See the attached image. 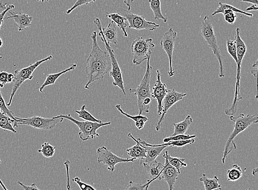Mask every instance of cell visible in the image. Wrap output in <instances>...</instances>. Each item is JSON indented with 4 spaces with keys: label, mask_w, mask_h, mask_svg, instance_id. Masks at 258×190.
Returning a JSON list of instances; mask_svg holds the SVG:
<instances>
[{
    "label": "cell",
    "mask_w": 258,
    "mask_h": 190,
    "mask_svg": "<svg viewBox=\"0 0 258 190\" xmlns=\"http://www.w3.org/2000/svg\"><path fill=\"white\" fill-rule=\"evenodd\" d=\"M230 120L234 123V129L225 146L223 156L221 159L222 163L223 164L225 163V160L227 156L233 150L237 149V146L234 139L238 135L242 133L250 127L251 125L256 124L258 122L257 116L250 114L245 115L241 114L237 117L231 116Z\"/></svg>",
    "instance_id": "obj_3"
},
{
    "label": "cell",
    "mask_w": 258,
    "mask_h": 190,
    "mask_svg": "<svg viewBox=\"0 0 258 190\" xmlns=\"http://www.w3.org/2000/svg\"><path fill=\"white\" fill-rule=\"evenodd\" d=\"M128 136L136 142V144L135 146L128 148L126 150L128 155L131 158H135L136 160L139 159L140 162L143 161L147 156L146 148L140 144V142L137 141V139L131 133H129Z\"/></svg>",
    "instance_id": "obj_22"
},
{
    "label": "cell",
    "mask_w": 258,
    "mask_h": 190,
    "mask_svg": "<svg viewBox=\"0 0 258 190\" xmlns=\"http://www.w3.org/2000/svg\"><path fill=\"white\" fill-rule=\"evenodd\" d=\"M152 182V180H148L146 184H141L140 183H136L133 181H130L128 185L125 187L124 190H145L146 187L150 185Z\"/></svg>",
    "instance_id": "obj_37"
},
{
    "label": "cell",
    "mask_w": 258,
    "mask_h": 190,
    "mask_svg": "<svg viewBox=\"0 0 258 190\" xmlns=\"http://www.w3.org/2000/svg\"><path fill=\"white\" fill-rule=\"evenodd\" d=\"M73 181L79 185L81 190H97L93 186L82 181L79 177H75Z\"/></svg>",
    "instance_id": "obj_39"
},
{
    "label": "cell",
    "mask_w": 258,
    "mask_h": 190,
    "mask_svg": "<svg viewBox=\"0 0 258 190\" xmlns=\"http://www.w3.org/2000/svg\"><path fill=\"white\" fill-rule=\"evenodd\" d=\"M157 80L152 87V98L157 100L158 102V115L161 116L163 102L168 91L167 86L161 81V73L159 70H157Z\"/></svg>",
    "instance_id": "obj_16"
},
{
    "label": "cell",
    "mask_w": 258,
    "mask_h": 190,
    "mask_svg": "<svg viewBox=\"0 0 258 190\" xmlns=\"http://www.w3.org/2000/svg\"><path fill=\"white\" fill-rule=\"evenodd\" d=\"M52 56L50 55L46 58L40 59L33 64L29 65L28 67L22 69H17L15 71L14 79L13 82V87L10 94L9 102L7 104L8 106H10L13 103L15 95L19 88L23 84V82L27 80H32L33 78V74L41 64L45 62L51 60Z\"/></svg>",
    "instance_id": "obj_6"
},
{
    "label": "cell",
    "mask_w": 258,
    "mask_h": 190,
    "mask_svg": "<svg viewBox=\"0 0 258 190\" xmlns=\"http://www.w3.org/2000/svg\"><path fill=\"white\" fill-rule=\"evenodd\" d=\"M0 110H1V111L4 113L6 115H7L11 120L14 122V128H18V127H19L17 124V120L14 116V112L8 109V106L5 102V100L3 97L1 87H0Z\"/></svg>",
    "instance_id": "obj_32"
},
{
    "label": "cell",
    "mask_w": 258,
    "mask_h": 190,
    "mask_svg": "<svg viewBox=\"0 0 258 190\" xmlns=\"http://www.w3.org/2000/svg\"><path fill=\"white\" fill-rule=\"evenodd\" d=\"M86 105H84L82 106L80 111H76V114L79 115V118L82 119V120L85 121L96 122L101 123L103 121L98 120V119L94 117L91 113H89L86 110Z\"/></svg>",
    "instance_id": "obj_33"
},
{
    "label": "cell",
    "mask_w": 258,
    "mask_h": 190,
    "mask_svg": "<svg viewBox=\"0 0 258 190\" xmlns=\"http://www.w3.org/2000/svg\"><path fill=\"white\" fill-rule=\"evenodd\" d=\"M40 1H41L42 3H44L45 2V1L49 2V0H37V2H40Z\"/></svg>",
    "instance_id": "obj_52"
},
{
    "label": "cell",
    "mask_w": 258,
    "mask_h": 190,
    "mask_svg": "<svg viewBox=\"0 0 258 190\" xmlns=\"http://www.w3.org/2000/svg\"><path fill=\"white\" fill-rule=\"evenodd\" d=\"M140 144L146 148L147 156L145 159L140 162L142 165L143 163H149L155 161L162 152L164 151L166 146H154V145L148 144L146 141L140 138L137 139Z\"/></svg>",
    "instance_id": "obj_19"
},
{
    "label": "cell",
    "mask_w": 258,
    "mask_h": 190,
    "mask_svg": "<svg viewBox=\"0 0 258 190\" xmlns=\"http://www.w3.org/2000/svg\"><path fill=\"white\" fill-rule=\"evenodd\" d=\"M53 118L55 119L59 118L66 119V120L76 124L79 128V135L80 139L82 141H86L89 139H94L99 137V134L97 132V130L101 127L109 126L111 124L110 122L99 123L88 121H80L76 120L70 114L67 115H60L56 117H53Z\"/></svg>",
    "instance_id": "obj_5"
},
{
    "label": "cell",
    "mask_w": 258,
    "mask_h": 190,
    "mask_svg": "<svg viewBox=\"0 0 258 190\" xmlns=\"http://www.w3.org/2000/svg\"><path fill=\"white\" fill-rule=\"evenodd\" d=\"M115 108L122 115L134 121L135 122L136 127L139 130L142 129L145 127L146 123L149 120V118L145 116L139 115L131 116L128 115L123 111L120 105H116Z\"/></svg>",
    "instance_id": "obj_25"
},
{
    "label": "cell",
    "mask_w": 258,
    "mask_h": 190,
    "mask_svg": "<svg viewBox=\"0 0 258 190\" xmlns=\"http://www.w3.org/2000/svg\"><path fill=\"white\" fill-rule=\"evenodd\" d=\"M96 2V0H77V1L69 10L66 12L67 15H69L73 13V12L78 8L81 7L83 5H87L90 4H93Z\"/></svg>",
    "instance_id": "obj_38"
},
{
    "label": "cell",
    "mask_w": 258,
    "mask_h": 190,
    "mask_svg": "<svg viewBox=\"0 0 258 190\" xmlns=\"http://www.w3.org/2000/svg\"><path fill=\"white\" fill-rule=\"evenodd\" d=\"M257 10H258L257 5H252L251 6H250V7H249L247 9H246V12H247V13H248V12L251 11H257Z\"/></svg>",
    "instance_id": "obj_46"
},
{
    "label": "cell",
    "mask_w": 258,
    "mask_h": 190,
    "mask_svg": "<svg viewBox=\"0 0 258 190\" xmlns=\"http://www.w3.org/2000/svg\"><path fill=\"white\" fill-rule=\"evenodd\" d=\"M200 181L203 182L205 190L222 189V186L219 183V179L217 176L209 178L208 174H203L200 178Z\"/></svg>",
    "instance_id": "obj_24"
},
{
    "label": "cell",
    "mask_w": 258,
    "mask_h": 190,
    "mask_svg": "<svg viewBox=\"0 0 258 190\" xmlns=\"http://www.w3.org/2000/svg\"><path fill=\"white\" fill-rule=\"evenodd\" d=\"M55 147L52 146L49 142H46L41 145V147L38 152L43 154L45 158H51L55 154Z\"/></svg>",
    "instance_id": "obj_34"
},
{
    "label": "cell",
    "mask_w": 258,
    "mask_h": 190,
    "mask_svg": "<svg viewBox=\"0 0 258 190\" xmlns=\"http://www.w3.org/2000/svg\"><path fill=\"white\" fill-rule=\"evenodd\" d=\"M149 185H147V186L146 187V188H145V190H148V187H149Z\"/></svg>",
    "instance_id": "obj_53"
},
{
    "label": "cell",
    "mask_w": 258,
    "mask_h": 190,
    "mask_svg": "<svg viewBox=\"0 0 258 190\" xmlns=\"http://www.w3.org/2000/svg\"><path fill=\"white\" fill-rule=\"evenodd\" d=\"M142 164L149 177V180L154 181L155 180H161V174L164 167V164L158 162L155 160L152 162Z\"/></svg>",
    "instance_id": "obj_21"
},
{
    "label": "cell",
    "mask_w": 258,
    "mask_h": 190,
    "mask_svg": "<svg viewBox=\"0 0 258 190\" xmlns=\"http://www.w3.org/2000/svg\"><path fill=\"white\" fill-rule=\"evenodd\" d=\"M185 96H187V93L178 92L175 89L172 88L171 90H168L166 96L163 100L161 115L157 124H156L155 129L157 132L160 131L162 124H163L164 121L165 116L168 111L172 108V106L180 102V101H181Z\"/></svg>",
    "instance_id": "obj_13"
},
{
    "label": "cell",
    "mask_w": 258,
    "mask_h": 190,
    "mask_svg": "<svg viewBox=\"0 0 258 190\" xmlns=\"http://www.w3.org/2000/svg\"><path fill=\"white\" fill-rule=\"evenodd\" d=\"M77 66L76 64H72L71 66L68 69H66L61 72L48 74L46 76V79L44 82L43 84L39 87V90L40 92L43 93L44 89L45 87L49 85H55L56 80L61 76L62 75L67 73L70 72V71L74 70L77 68Z\"/></svg>",
    "instance_id": "obj_23"
},
{
    "label": "cell",
    "mask_w": 258,
    "mask_h": 190,
    "mask_svg": "<svg viewBox=\"0 0 258 190\" xmlns=\"http://www.w3.org/2000/svg\"><path fill=\"white\" fill-rule=\"evenodd\" d=\"M64 165L66 168V171H67V190H71L70 185V167L71 163L69 160L64 163Z\"/></svg>",
    "instance_id": "obj_42"
},
{
    "label": "cell",
    "mask_w": 258,
    "mask_h": 190,
    "mask_svg": "<svg viewBox=\"0 0 258 190\" xmlns=\"http://www.w3.org/2000/svg\"><path fill=\"white\" fill-rule=\"evenodd\" d=\"M155 45L152 38L145 39L139 37L135 39L131 45L133 55V63L139 66L151 57Z\"/></svg>",
    "instance_id": "obj_7"
},
{
    "label": "cell",
    "mask_w": 258,
    "mask_h": 190,
    "mask_svg": "<svg viewBox=\"0 0 258 190\" xmlns=\"http://www.w3.org/2000/svg\"><path fill=\"white\" fill-rule=\"evenodd\" d=\"M164 155L166 157L168 162L174 168H175L178 171L179 173H181V169L186 167L187 166V163L184 162L185 159L183 158L173 157L169 155L168 151H166Z\"/></svg>",
    "instance_id": "obj_30"
},
{
    "label": "cell",
    "mask_w": 258,
    "mask_h": 190,
    "mask_svg": "<svg viewBox=\"0 0 258 190\" xmlns=\"http://www.w3.org/2000/svg\"><path fill=\"white\" fill-rule=\"evenodd\" d=\"M15 8L14 5H10L8 7L6 8L2 13H0V30L3 28V25L4 21V18L6 14L10 11Z\"/></svg>",
    "instance_id": "obj_40"
},
{
    "label": "cell",
    "mask_w": 258,
    "mask_h": 190,
    "mask_svg": "<svg viewBox=\"0 0 258 190\" xmlns=\"http://www.w3.org/2000/svg\"><path fill=\"white\" fill-rule=\"evenodd\" d=\"M107 190H111V189H107Z\"/></svg>",
    "instance_id": "obj_56"
},
{
    "label": "cell",
    "mask_w": 258,
    "mask_h": 190,
    "mask_svg": "<svg viewBox=\"0 0 258 190\" xmlns=\"http://www.w3.org/2000/svg\"><path fill=\"white\" fill-rule=\"evenodd\" d=\"M17 182L19 183V185L21 186L24 190H41L38 187L37 184L35 183H32L31 185H26L20 181H18Z\"/></svg>",
    "instance_id": "obj_43"
},
{
    "label": "cell",
    "mask_w": 258,
    "mask_h": 190,
    "mask_svg": "<svg viewBox=\"0 0 258 190\" xmlns=\"http://www.w3.org/2000/svg\"><path fill=\"white\" fill-rule=\"evenodd\" d=\"M192 122H193V119L190 115H188L182 122L173 123L174 132L171 136L184 134L187 132Z\"/></svg>",
    "instance_id": "obj_26"
},
{
    "label": "cell",
    "mask_w": 258,
    "mask_h": 190,
    "mask_svg": "<svg viewBox=\"0 0 258 190\" xmlns=\"http://www.w3.org/2000/svg\"><path fill=\"white\" fill-rule=\"evenodd\" d=\"M106 17L115 23L120 29H121L124 37L127 38L128 37L127 29H126L127 24L126 23V20L123 16L118 13L110 14L107 13Z\"/></svg>",
    "instance_id": "obj_27"
},
{
    "label": "cell",
    "mask_w": 258,
    "mask_h": 190,
    "mask_svg": "<svg viewBox=\"0 0 258 190\" xmlns=\"http://www.w3.org/2000/svg\"><path fill=\"white\" fill-rule=\"evenodd\" d=\"M101 37V39L105 44L106 49L110 57L111 69L110 72L111 78L113 80L112 84L113 86H117L120 90L122 91L124 95H126L125 88L124 86V81L123 79V75L121 68L119 66L118 63L117 61L115 52L111 48L110 44L107 43V41L101 34H99Z\"/></svg>",
    "instance_id": "obj_11"
},
{
    "label": "cell",
    "mask_w": 258,
    "mask_h": 190,
    "mask_svg": "<svg viewBox=\"0 0 258 190\" xmlns=\"http://www.w3.org/2000/svg\"><path fill=\"white\" fill-rule=\"evenodd\" d=\"M241 2L250 3L253 5H258L257 0H240Z\"/></svg>",
    "instance_id": "obj_47"
},
{
    "label": "cell",
    "mask_w": 258,
    "mask_h": 190,
    "mask_svg": "<svg viewBox=\"0 0 258 190\" xmlns=\"http://www.w3.org/2000/svg\"><path fill=\"white\" fill-rule=\"evenodd\" d=\"M165 161L164 164V167L161 174V180H164L169 186V190H173L174 186L178 179L179 174L178 171L175 168L172 167L168 162L166 157L163 155Z\"/></svg>",
    "instance_id": "obj_18"
},
{
    "label": "cell",
    "mask_w": 258,
    "mask_h": 190,
    "mask_svg": "<svg viewBox=\"0 0 258 190\" xmlns=\"http://www.w3.org/2000/svg\"><path fill=\"white\" fill-rule=\"evenodd\" d=\"M17 120V124L23 125L33 127L35 129L40 130H51L55 128L56 125L59 123H62L63 118H59L55 119L52 118H44L39 116H34L32 117L22 118L16 117Z\"/></svg>",
    "instance_id": "obj_10"
},
{
    "label": "cell",
    "mask_w": 258,
    "mask_h": 190,
    "mask_svg": "<svg viewBox=\"0 0 258 190\" xmlns=\"http://www.w3.org/2000/svg\"><path fill=\"white\" fill-rule=\"evenodd\" d=\"M9 74L6 71L0 72V87L3 88L5 85L8 84Z\"/></svg>",
    "instance_id": "obj_41"
},
{
    "label": "cell",
    "mask_w": 258,
    "mask_h": 190,
    "mask_svg": "<svg viewBox=\"0 0 258 190\" xmlns=\"http://www.w3.org/2000/svg\"><path fill=\"white\" fill-rule=\"evenodd\" d=\"M195 142V139H191L185 140L173 141L167 142L163 144L154 145V146H170V147H183L187 145L194 144Z\"/></svg>",
    "instance_id": "obj_35"
},
{
    "label": "cell",
    "mask_w": 258,
    "mask_h": 190,
    "mask_svg": "<svg viewBox=\"0 0 258 190\" xmlns=\"http://www.w3.org/2000/svg\"><path fill=\"white\" fill-rule=\"evenodd\" d=\"M91 38L92 48L87 59L85 69L88 79L85 88L87 90L90 89L89 85L93 82L103 79L111 69L109 53L102 50L98 43L97 33L94 32Z\"/></svg>",
    "instance_id": "obj_1"
},
{
    "label": "cell",
    "mask_w": 258,
    "mask_h": 190,
    "mask_svg": "<svg viewBox=\"0 0 258 190\" xmlns=\"http://www.w3.org/2000/svg\"><path fill=\"white\" fill-rule=\"evenodd\" d=\"M12 15L7 17H5L4 20L13 19L18 27L19 32L24 31L26 28L31 26L33 18L26 14H16L15 12L11 10L9 11Z\"/></svg>",
    "instance_id": "obj_20"
},
{
    "label": "cell",
    "mask_w": 258,
    "mask_h": 190,
    "mask_svg": "<svg viewBox=\"0 0 258 190\" xmlns=\"http://www.w3.org/2000/svg\"><path fill=\"white\" fill-rule=\"evenodd\" d=\"M117 12L128 22L130 29H135L137 31L147 30V31H154L160 27L158 24L147 21L145 16L134 14L128 10L119 8Z\"/></svg>",
    "instance_id": "obj_9"
},
{
    "label": "cell",
    "mask_w": 258,
    "mask_h": 190,
    "mask_svg": "<svg viewBox=\"0 0 258 190\" xmlns=\"http://www.w3.org/2000/svg\"><path fill=\"white\" fill-rule=\"evenodd\" d=\"M151 57L147 59V68L145 75L137 88H131L130 92L134 93L137 98L138 108L139 110V115H141V110L143 100L146 98H152V91L151 90V80L153 67L150 64Z\"/></svg>",
    "instance_id": "obj_8"
},
{
    "label": "cell",
    "mask_w": 258,
    "mask_h": 190,
    "mask_svg": "<svg viewBox=\"0 0 258 190\" xmlns=\"http://www.w3.org/2000/svg\"><path fill=\"white\" fill-rule=\"evenodd\" d=\"M245 190H253V189H251L250 188H249V189H245Z\"/></svg>",
    "instance_id": "obj_54"
},
{
    "label": "cell",
    "mask_w": 258,
    "mask_h": 190,
    "mask_svg": "<svg viewBox=\"0 0 258 190\" xmlns=\"http://www.w3.org/2000/svg\"><path fill=\"white\" fill-rule=\"evenodd\" d=\"M196 138V135H177L175 136H170L169 137L165 138L163 140V142L164 143H167V142H169L170 141L185 140L191 139H195Z\"/></svg>",
    "instance_id": "obj_36"
},
{
    "label": "cell",
    "mask_w": 258,
    "mask_h": 190,
    "mask_svg": "<svg viewBox=\"0 0 258 190\" xmlns=\"http://www.w3.org/2000/svg\"><path fill=\"white\" fill-rule=\"evenodd\" d=\"M94 25L99 29L100 34L103 35L109 44H117L118 31L116 24L111 21L107 27L102 28L101 23L99 18H96Z\"/></svg>",
    "instance_id": "obj_17"
},
{
    "label": "cell",
    "mask_w": 258,
    "mask_h": 190,
    "mask_svg": "<svg viewBox=\"0 0 258 190\" xmlns=\"http://www.w3.org/2000/svg\"><path fill=\"white\" fill-rule=\"evenodd\" d=\"M4 44L3 41L1 38H0V48L3 46Z\"/></svg>",
    "instance_id": "obj_51"
},
{
    "label": "cell",
    "mask_w": 258,
    "mask_h": 190,
    "mask_svg": "<svg viewBox=\"0 0 258 190\" xmlns=\"http://www.w3.org/2000/svg\"><path fill=\"white\" fill-rule=\"evenodd\" d=\"M134 1L135 0H123V3L126 6H127L128 11H131L132 6H133Z\"/></svg>",
    "instance_id": "obj_45"
},
{
    "label": "cell",
    "mask_w": 258,
    "mask_h": 190,
    "mask_svg": "<svg viewBox=\"0 0 258 190\" xmlns=\"http://www.w3.org/2000/svg\"><path fill=\"white\" fill-rule=\"evenodd\" d=\"M201 31L203 39H205L208 47L212 49L214 56L217 57L218 59L220 67L219 78H224L225 76V73L223 57L221 55L217 38L214 32L212 23L208 15L204 17L201 25Z\"/></svg>",
    "instance_id": "obj_4"
},
{
    "label": "cell",
    "mask_w": 258,
    "mask_h": 190,
    "mask_svg": "<svg viewBox=\"0 0 258 190\" xmlns=\"http://www.w3.org/2000/svg\"><path fill=\"white\" fill-rule=\"evenodd\" d=\"M0 186H1L3 189L4 190H9L7 187H6V186L5 185V184L3 182V181L1 179H0Z\"/></svg>",
    "instance_id": "obj_49"
},
{
    "label": "cell",
    "mask_w": 258,
    "mask_h": 190,
    "mask_svg": "<svg viewBox=\"0 0 258 190\" xmlns=\"http://www.w3.org/2000/svg\"><path fill=\"white\" fill-rule=\"evenodd\" d=\"M98 162L104 164L108 170L113 172L115 166L118 163L134 162L135 158H123L119 157L108 150L105 146H102L97 150Z\"/></svg>",
    "instance_id": "obj_12"
},
{
    "label": "cell",
    "mask_w": 258,
    "mask_h": 190,
    "mask_svg": "<svg viewBox=\"0 0 258 190\" xmlns=\"http://www.w3.org/2000/svg\"><path fill=\"white\" fill-rule=\"evenodd\" d=\"M252 174H253L254 176H256L257 175V168H255L252 171Z\"/></svg>",
    "instance_id": "obj_50"
},
{
    "label": "cell",
    "mask_w": 258,
    "mask_h": 190,
    "mask_svg": "<svg viewBox=\"0 0 258 190\" xmlns=\"http://www.w3.org/2000/svg\"><path fill=\"white\" fill-rule=\"evenodd\" d=\"M253 68V70L251 71V73L255 77L256 79L257 74V59H256V60L254 62Z\"/></svg>",
    "instance_id": "obj_44"
},
{
    "label": "cell",
    "mask_w": 258,
    "mask_h": 190,
    "mask_svg": "<svg viewBox=\"0 0 258 190\" xmlns=\"http://www.w3.org/2000/svg\"><path fill=\"white\" fill-rule=\"evenodd\" d=\"M243 171L237 164H233L231 169L227 171V179L229 181L235 182L242 176Z\"/></svg>",
    "instance_id": "obj_31"
},
{
    "label": "cell",
    "mask_w": 258,
    "mask_h": 190,
    "mask_svg": "<svg viewBox=\"0 0 258 190\" xmlns=\"http://www.w3.org/2000/svg\"><path fill=\"white\" fill-rule=\"evenodd\" d=\"M150 8L153 11L155 20H163L164 23L167 22V18L162 14L160 0H149Z\"/></svg>",
    "instance_id": "obj_28"
},
{
    "label": "cell",
    "mask_w": 258,
    "mask_h": 190,
    "mask_svg": "<svg viewBox=\"0 0 258 190\" xmlns=\"http://www.w3.org/2000/svg\"><path fill=\"white\" fill-rule=\"evenodd\" d=\"M226 47L228 53L235 60L237 65L236 82L235 90V96L231 108L225 111L226 115L233 116L237 111V106L240 100L242 99L240 93V79H241V71L243 59L247 52V48L243 40L240 36V29L237 28L235 41L229 38L227 39Z\"/></svg>",
    "instance_id": "obj_2"
},
{
    "label": "cell",
    "mask_w": 258,
    "mask_h": 190,
    "mask_svg": "<svg viewBox=\"0 0 258 190\" xmlns=\"http://www.w3.org/2000/svg\"><path fill=\"white\" fill-rule=\"evenodd\" d=\"M14 122L0 110V128L5 130L14 133H17V131L14 127Z\"/></svg>",
    "instance_id": "obj_29"
},
{
    "label": "cell",
    "mask_w": 258,
    "mask_h": 190,
    "mask_svg": "<svg viewBox=\"0 0 258 190\" xmlns=\"http://www.w3.org/2000/svg\"><path fill=\"white\" fill-rule=\"evenodd\" d=\"M1 163H2V160L0 159V164H1Z\"/></svg>",
    "instance_id": "obj_55"
},
{
    "label": "cell",
    "mask_w": 258,
    "mask_h": 190,
    "mask_svg": "<svg viewBox=\"0 0 258 190\" xmlns=\"http://www.w3.org/2000/svg\"><path fill=\"white\" fill-rule=\"evenodd\" d=\"M177 33L170 28L166 32L160 41V46L166 52L169 61V71L168 75L172 77L175 74L172 66V58L174 48H175V40Z\"/></svg>",
    "instance_id": "obj_14"
},
{
    "label": "cell",
    "mask_w": 258,
    "mask_h": 190,
    "mask_svg": "<svg viewBox=\"0 0 258 190\" xmlns=\"http://www.w3.org/2000/svg\"><path fill=\"white\" fill-rule=\"evenodd\" d=\"M14 79V74L9 73L8 75V83H11L13 82Z\"/></svg>",
    "instance_id": "obj_48"
},
{
    "label": "cell",
    "mask_w": 258,
    "mask_h": 190,
    "mask_svg": "<svg viewBox=\"0 0 258 190\" xmlns=\"http://www.w3.org/2000/svg\"><path fill=\"white\" fill-rule=\"evenodd\" d=\"M236 13L243 15L249 17H253V14L247 13V12L239 10L231 5L221 2L219 3V8L212 14V16L219 14H223L225 21L230 24V25H233L237 17Z\"/></svg>",
    "instance_id": "obj_15"
}]
</instances>
